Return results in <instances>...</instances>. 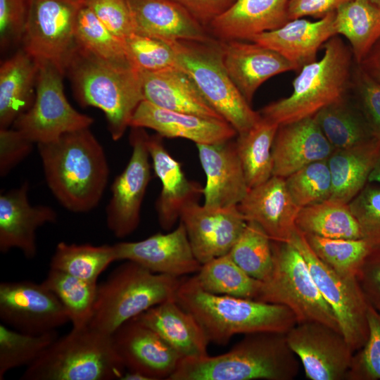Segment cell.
I'll return each mask as SVG.
<instances>
[{
	"instance_id": "35",
	"label": "cell",
	"mask_w": 380,
	"mask_h": 380,
	"mask_svg": "<svg viewBox=\"0 0 380 380\" xmlns=\"http://www.w3.org/2000/svg\"><path fill=\"white\" fill-rule=\"evenodd\" d=\"M279 125L263 117L235 141L249 189L266 181L273 172L272 148Z\"/></svg>"
},
{
	"instance_id": "34",
	"label": "cell",
	"mask_w": 380,
	"mask_h": 380,
	"mask_svg": "<svg viewBox=\"0 0 380 380\" xmlns=\"http://www.w3.org/2000/svg\"><path fill=\"white\" fill-rule=\"evenodd\" d=\"M334 27L336 34L349 42L360 64L380 42V6L368 0H350L336 11Z\"/></svg>"
},
{
	"instance_id": "45",
	"label": "cell",
	"mask_w": 380,
	"mask_h": 380,
	"mask_svg": "<svg viewBox=\"0 0 380 380\" xmlns=\"http://www.w3.org/2000/svg\"><path fill=\"white\" fill-rule=\"evenodd\" d=\"M129 64L139 72H154L179 67L172 46L161 39L133 33L124 39Z\"/></svg>"
},
{
	"instance_id": "7",
	"label": "cell",
	"mask_w": 380,
	"mask_h": 380,
	"mask_svg": "<svg viewBox=\"0 0 380 380\" xmlns=\"http://www.w3.org/2000/svg\"><path fill=\"white\" fill-rule=\"evenodd\" d=\"M179 277L153 273L126 261L98 285L89 326L112 335L125 322L151 308L176 299Z\"/></svg>"
},
{
	"instance_id": "40",
	"label": "cell",
	"mask_w": 380,
	"mask_h": 380,
	"mask_svg": "<svg viewBox=\"0 0 380 380\" xmlns=\"http://www.w3.org/2000/svg\"><path fill=\"white\" fill-rule=\"evenodd\" d=\"M77 45L94 56L117 64H129L124 46V40L112 33L83 4L75 28Z\"/></svg>"
},
{
	"instance_id": "12",
	"label": "cell",
	"mask_w": 380,
	"mask_h": 380,
	"mask_svg": "<svg viewBox=\"0 0 380 380\" xmlns=\"http://www.w3.org/2000/svg\"><path fill=\"white\" fill-rule=\"evenodd\" d=\"M83 0H31L23 49L37 61L55 65L65 76L76 47L75 28Z\"/></svg>"
},
{
	"instance_id": "24",
	"label": "cell",
	"mask_w": 380,
	"mask_h": 380,
	"mask_svg": "<svg viewBox=\"0 0 380 380\" xmlns=\"http://www.w3.org/2000/svg\"><path fill=\"white\" fill-rule=\"evenodd\" d=\"M162 139L158 134L148 135L147 145L152 167L162 186L156 210L160 226L168 231L188 204L198 201L203 187L186 178L181 164L169 153Z\"/></svg>"
},
{
	"instance_id": "32",
	"label": "cell",
	"mask_w": 380,
	"mask_h": 380,
	"mask_svg": "<svg viewBox=\"0 0 380 380\" xmlns=\"http://www.w3.org/2000/svg\"><path fill=\"white\" fill-rule=\"evenodd\" d=\"M380 153L377 139L343 149H335L327 159L332 182L331 199L348 203L367 185Z\"/></svg>"
},
{
	"instance_id": "6",
	"label": "cell",
	"mask_w": 380,
	"mask_h": 380,
	"mask_svg": "<svg viewBox=\"0 0 380 380\" xmlns=\"http://www.w3.org/2000/svg\"><path fill=\"white\" fill-rule=\"evenodd\" d=\"M126 368L110 334L87 326L57 338L26 367L23 380L120 379Z\"/></svg>"
},
{
	"instance_id": "58",
	"label": "cell",
	"mask_w": 380,
	"mask_h": 380,
	"mask_svg": "<svg viewBox=\"0 0 380 380\" xmlns=\"http://www.w3.org/2000/svg\"><path fill=\"white\" fill-rule=\"evenodd\" d=\"M368 1L380 6V0H368Z\"/></svg>"
},
{
	"instance_id": "49",
	"label": "cell",
	"mask_w": 380,
	"mask_h": 380,
	"mask_svg": "<svg viewBox=\"0 0 380 380\" xmlns=\"http://www.w3.org/2000/svg\"><path fill=\"white\" fill-rule=\"evenodd\" d=\"M31 0H0L1 51L22 43Z\"/></svg>"
},
{
	"instance_id": "1",
	"label": "cell",
	"mask_w": 380,
	"mask_h": 380,
	"mask_svg": "<svg viewBox=\"0 0 380 380\" xmlns=\"http://www.w3.org/2000/svg\"><path fill=\"white\" fill-rule=\"evenodd\" d=\"M37 147L47 186L58 203L75 213L94 209L110 169L104 149L89 128L65 133Z\"/></svg>"
},
{
	"instance_id": "37",
	"label": "cell",
	"mask_w": 380,
	"mask_h": 380,
	"mask_svg": "<svg viewBox=\"0 0 380 380\" xmlns=\"http://www.w3.org/2000/svg\"><path fill=\"white\" fill-rule=\"evenodd\" d=\"M194 277L209 293L253 300L257 299L262 284L240 268L229 254L201 265Z\"/></svg>"
},
{
	"instance_id": "57",
	"label": "cell",
	"mask_w": 380,
	"mask_h": 380,
	"mask_svg": "<svg viewBox=\"0 0 380 380\" xmlns=\"http://www.w3.org/2000/svg\"><path fill=\"white\" fill-rule=\"evenodd\" d=\"M368 183L380 184V153L369 175Z\"/></svg>"
},
{
	"instance_id": "25",
	"label": "cell",
	"mask_w": 380,
	"mask_h": 380,
	"mask_svg": "<svg viewBox=\"0 0 380 380\" xmlns=\"http://www.w3.org/2000/svg\"><path fill=\"white\" fill-rule=\"evenodd\" d=\"M334 150L314 117L279 125L272 148V176L286 178L310 163L328 159Z\"/></svg>"
},
{
	"instance_id": "26",
	"label": "cell",
	"mask_w": 380,
	"mask_h": 380,
	"mask_svg": "<svg viewBox=\"0 0 380 380\" xmlns=\"http://www.w3.org/2000/svg\"><path fill=\"white\" fill-rule=\"evenodd\" d=\"M336 12L312 22L304 18L289 20L281 27L253 37L249 41L270 48L294 64L298 71L317 58L321 47L337 35Z\"/></svg>"
},
{
	"instance_id": "54",
	"label": "cell",
	"mask_w": 380,
	"mask_h": 380,
	"mask_svg": "<svg viewBox=\"0 0 380 380\" xmlns=\"http://www.w3.org/2000/svg\"><path fill=\"white\" fill-rule=\"evenodd\" d=\"M179 4L206 29L235 0H172Z\"/></svg>"
},
{
	"instance_id": "2",
	"label": "cell",
	"mask_w": 380,
	"mask_h": 380,
	"mask_svg": "<svg viewBox=\"0 0 380 380\" xmlns=\"http://www.w3.org/2000/svg\"><path fill=\"white\" fill-rule=\"evenodd\" d=\"M176 301L194 317L209 341L217 345H226L236 334H286L298 324L285 305L211 293L194 276L182 278Z\"/></svg>"
},
{
	"instance_id": "41",
	"label": "cell",
	"mask_w": 380,
	"mask_h": 380,
	"mask_svg": "<svg viewBox=\"0 0 380 380\" xmlns=\"http://www.w3.org/2000/svg\"><path fill=\"white\" fill-rule=\"evenodd\" d=\"M234 262L251 277L265 281L273 269L272 240L257 223L248 221L229 252Z\"/></svg>"
},
{
	"instance_id": "16",
	"label": "cell",
	"mask_w": 380,
	"mask_h": 380,
	"mask_svg": "<svg viewBox=\"0 0 380 380\" xmlns=\"http://www.w3.org/2000/svg\"><path fill=\"white\" fill-rule=\"evenodd\" d=\"M179 219L201 265L228 254L247 224L237 205L211 208L198 201L188 204Z\"/></svg>"
},
{
	"instance_id": "14",
	"label": "cell",
	"mask_w": 380,
	"mask_h": 380,
	"mask_svg": "<svg viewBox=\"0 0 380 380\" xmlns=\"http://www.w3.org/2000/svg\"><path fill=\"white\" fill-rule=\"evenodd\" d=\"M0 319L8 327L31 334L56 331L70 322L51 291L27 280L0 284Z\"/></svg>"
},
{
	"instance_id": "5",
	"label": "cell",
	"mask_w": 380,
	"mask_h": 380,
	"mask_svg": "<svg viewBox=\"0 0 380 380\" xmlns=\"http://www.w3.org/2000/svg\"><path fill=\"white\" fill-rule=\"evenodd\" d=\"M323 48L320 60L298 71L291 94L262 108L259 111L262 117L279 125L313 117L350 92L355 64L350 47L335 35Z\"/></svg>"
},
{
	"instance_id": "47",
	"label": "cell",
	"mask_w": 380,
	"mask_h": 380,
	"mask_svg": "<svg viewBox=\"0 0 380 380\" xmlns=\"http://www.w3.org/2000/svg\"><path fill=\"white\" fill-rule=\"evenodd\" d=\"M348 205L362 238L372 248H380V184L367 183Z\"/></svg>"
},
{
	"instance_id": "56",
	"label": "cell",
	"mask_w": 380,
	"mask_h": 380,
	"mask_svg": "<svg viewBox=\"0 0 380 380\" xmlns=\"http://www.w3.org/2000/svg\"><path fill=\"white\" fill-rule=\"evenodd\" d=\"M120 380H151L143 373L134 370L126 369Z\"/></svg>"
},
{
	"instance_id": "22",
	"label": "cell",
	"mask_w": 380,
	"mask_h": 380,
	"mask_svg": "<svg viewBox=\"0 0 380 380\" xmlns=\"http://www.w3.org/2000/svg\"><path fill=\"white\" fill-rule=\"evenodd\" d=\"M222 49L229 77L250 104L257 89L266 80L280 73L298 71L294 64L279 53L253 42H222Z\"/></svg>"
},
{
	"instance_id": "20",
	"label": "cell",
	"mask_w": 380,
	"mask_h": 380,
	"mask_svg": "<svg viewBox=\"0 0 380 380\" xmlns=\"http://www.w3.org/2000/svg\"><path fill=\"white\" fill-rule=\"evenodd\" d=\"M29 184L0 195V251L20 250L25 258L32 259L37 253V230L46 223L57 220L56 212L45 205H32L28 200Z\"/></svg>"
},
{
	"instance_id": "46",
	"label": "cell",
	"mask_w": 380,
	"mask_h": 380,
	"mask_svg": "<svg viewBox=\"0 0 380 380\" xmlns=\"http://www.w3.org/2000/svg\"><path fill=\"white\" fill-rule=\"evenodd\" d=\"M367 320V341L353 354L345 379L380 380V311L369 305Z\"/></svg>"
},
{
	"instance_id": "33",
	"label": "cell",
	"mask_w": 380,
	"mask_h": 380,
	"mask_svg": "<svg viewBox=\"0 0 380 380\" xmlns=\"http://www.w3.org/2000/svg\"><path fill=\"white\" fill-rule=\"evenodd\" d=\"M313 117L335 149L351 148L376 139L350 92Z\"/></svg>"
},
{
	"instance_id": "55",
	"label": "cell",
	"mask_w": 380,
	"mask_h": 380,
	"mask_svg": "<svg viewBox=\"0 0 380 380\" xmlns=\"http://www.w3.org/2000/svg\"><path fill=\"white\" fill-rule=\"evenodd\" d=\"M359 65L370 77L380 84V42L372 49Z\"/></svg>"
},
{
	"instance_id": "29",
	"label": "cell",
	"mask_w": 380,
	"mask_h": 380,
	"mask_svg": "<svg viewBox=\"0 0 380 380\" xmlns=\"http://www.w3.org/2000/svg\"><path fill=\"white\" fill-rule=\"evenodd\" d=\"M140 72L144 100L167 110L224 120L179 67Z\"/></svg>"
},
{
	"instance_id": "23",
	"label": "cell",
	"mask_w": 380,
	"mask_h": 380,
	"mask_svg": "<svg viewBox=\"0 0 380 380\" xmlns=\"http://www.w3.org/2000/svg\"><path fill=\"white\" fill-rule=\"evenodd\" d=\"M246 221L259 224L271 240L289 241L300 210L286 188L285 178L272 176L250 189L238 205Z\"/></svg>"
},
{
	"instance_id": "13",
	"label": "cell",
	"mask_w": 380,
	"mask_h": 380,
	"mask_svg": "<svg viewBox=\"0 0 380 380\" xmlns=\"http://www.w3.org/2000/svg\"><path fill=\"white\" fill-rule=\"evenodd\" d=\"M131 128V157L112 183V196L106 208L107 227L119 239L129 236L138 227L142 202L151 179L148 134L144 128Z\"/></svg>"
},
{
	"instance_id": "10",
	"label": "cell",
	"mask_w": 380,
	"mask_h": 380,
	"mask_svg": "<svg viewBox=\"0 0 380 380\" xmlns=\"http://www.w3.org/2000/svg\"><path fill=\"white\" fill-rule=\"evenodd\" d=\"M289 241L305 259L324 300L333 310L341 331L354 353L369 336L367 303L357 277L342 275L322 261L297 227Z\"/></svg>"
},
{
	"instance_id": "38",
	"label": "cell",
	"mask_w": 380,
	"mask_h": 380,
	"mask_svg": "<svg viewBox=\"0 0 380 380\" xmlns=\"http://www.w3.org/2000/svg\"><path fill=\"white\" fill-rule=\"evenodd\" d=\"M117 261L114 245L94 246L59 242L50 261V268L80 279L97 283L98 277Z\"/></svg>"
},
{
	"instance_id": "44",
	"label": "cell",
	"mask_w": 380,
	"mask_h": 380,
	"mask_svg": "<svg viewBox=\"0 0 380 380\" xmlns=\"http://www.w3.org/2000/svg\"><path fill=\"white\" fill-rule=\"evenodd\" d=\"M286 188L300 208L329 199L332 182L327 159L310 163L285 178Z\"/></svg>"
},
{
	"instance_id": "27",
	"label": "cell",
	"mask_w": 380,
	"mask_h": 380,
	"mask_svg": "<svg viewBox=\"0 0 380 380\" xmlns=\"http://www.w3.org/2000/svg\"><path fill=\"white\" fill-rule=\"evenodd\" d=\"M127 1L136 33L165 42L215 39L208 29L172 0Z\"/></svg>"
},
{
	"instance_id": "43",
	"label": "cell",
	"mask_w": 380,
	"mask_h": 380,
	"mask_svg": "<svg viewBox=\"0 0 380 380\" xmlns=\"http://www.w3.org/2000/svg\"><path fill=\"white\" fill-rule=\"evenodd\" d=\"M304 235L317 257L344 276L357 277L365 259L372 249L363 239H330Z\"/></svg>"
},
{
	"instance_id": "21",
	"label": "cell",
	"mask_w": 380,
	"mask_h": 380,
	"mask_svg": "<svg viewBox=\"0 0 380 380\" xmlns=\"http://www.w3.org/2000/svg\"><path fill=\"white\" fill-rule=\"evenodd\" d=\"M148 128L167 138H182L197 144L233 139L236 129L223 120L173 111L143 100L135 110L130 127Z\"/></svg>"
},
{
	"instance_id": "48",
	"label": "cell",
	"mask_w": 380,
	"mask_h": 380,
	"mask_svg": "<svg viewBox=\"0 0 380 380\" xmlns=\"http://www.w3.org/2000/svg\"><path fill=\"white\" fill-rule=\"evenodd\" d=\"M350 93L380 142V84L355 64Z\"/></svg>"
},
{
	"instance_id": "28",
	"label": "cell",
	"mask_w": 380,
	"mask_h": 380,
	"mask_svg": "<svg viewBox=\"0 0 380 380\" xmlns=\"http://www.w3.org/2000/svg\"><path fill=\"white\" fill-rule=\"evenodd\" d=\"M288 3L289 0H235L208 30L221 42L249 41L286 23L289 20Z\"/></svg>"
},
{
	"instance_id": "17",
	"label": "cell",
	"mask_w": 380,
	"mask_h": 380,
	"mask_svg": "<svg viewBox=\"0 0 380 380\" xmlns=\"http://www.w3.org/2000/svg\"><path fill=\"white\" fill-rule=\"evenodd\" d=\"M117 260L136 262L148 270L177 277L197 273L201 264L192 251L182 222L173 231L114 244Z\"/></svg>"
},
{
	"instance_id": "50",
	"label": "cell",
	"mask_w": 380,
	"mask_h": 380,
	"mask_svg": "<svg viewBox=\"0 0 380 380\" xmlns=\"http://www.w3.org/2000/svg\"><path fill=\"white\" fill-rule=\"evenodd\" d=\"M99 20L121 39L135 32L127 0H84Z\"/></svg>"
},
{
	"instance_id": "9",
	"label": "cell",
	"mask_w": 380,
	"mask_h": 380,
	"mask_svg": "<svg viewBox=\"0 0 380 380\" xmlns=\"http://www.w3.org/2000/svg\"><path fill=\"white\" fill-rule=\"evenodd\" d=\"M272 249L273 269L256 300L288 307L298 323L319 322L341 332L300 252L290 241L272 240Z\"/></svg>"
},
{
	"instance_id": "15",
	"label": "cell",
	"mask_w": 380,
	"mask_h": 380,
	"mask_svg": "<svg viewBox=\"0 0 380 380\" xmlns=\"http://www.w3.org/2000/svg\"><path fill=\"white\" fill-rule=\"evenodd\" d=\"M286 337L308 379H346L354 352L341 331L322 323L304 322L294 326Z\"/></svg>"
},
{
	"instance_id": "3",
	"label": "cell",
	"mask_w": 380,
	"mask_h": 380,
	"mask_svg": "<svg viewBox=\"0 0 380 380\" xmlns=\"http://www.w3.org/2000/svg\"><path fill=\"white\" fill-rule=\"evenodd\" d=\"M286 334L254 333L228 352L182 358L168 380H292L299 372Z\"/></svg>"
},
{
	"instance_id": "4",
	"label": "cell",
	"mask_w": 380,
	"mask_h": 380,
	"mask_svg": "<svg viewBox=\"0 0 380 380\" xmlns=\"http://www.w3.org/2000/svg\"><path fill=\"white\" fill-rule=\"evenodd\" d=\"M65 75L77 101L100 109L112 139H120L144 100L141 72L131 65L102 60L77 46Z\"/></svg>"
},
{
	"instance_id": "42",
	"label": "cell",
	"mask_w": 380,
	"mask_h": 380,
	"mask_svg": "<svg viewBox=\"0 0 380 380\" xmlns=\"http://www.w3.org/2000/svg\"><path fill=\"white\" fill-rule=\"evenodd\" d=\"M58 337L56 330L31 334L0 324V379L11 369L32 363Z\"/></svg>"
},
{
	"instance_id": "19",
	"label": "cell",
	"mask_w": 380,
	"mask_h": 380,
	"mask_svg": "<svg viewBox=\"0 0 380 380\" xmlns=\"http://www.w3.org/2000/svg\"><path fill=\"white\" fill-rule=\"evenodd\" d=\"M206 177L203 205L211 208L237 205L249 191L232 139L196 144Z\"/></svg>"
},
{
	"instance_id": "31",
	"label": "cell",
	"mask_w": 380,
	"mask_h": 380,
	"mask_svg": "<svg viewBox=\"0 0 380 380\" xmlns=\"http://www.w3.org/2000/svg\"><path fill=\"white\" fill-rule=\"evenodd\" d=\"M39 63L23 49L0 65V128H9L32 106Z\"/></svg>"
},
{
	"instance_id": "39",
	"label": "cell",
	"mask_w": 380,
	"mask_h": 380,
	"mask_svg": "<svg viewBox=\"0 0 380 380\" xmlns=\"http://www.w3.org/2000/svg\"><path fill=\"white\" fill-rule=\"evenodd\" d=\"M42 283L57 296L68 315L72 328L81 329L89 325L94 312L97 283L51 268Z\"/></svg>"
},
{
	"instance_id": "8",
	"label": "cell",
	"mask_w": 380,
	"mask_h": 380,
	"mask_svg": "<svg viewBox=\"0 0 380 380\" xmlns=\"http://www.w3.org/2000/svg\"><path fill=\"white\" fill-rule=\"evenodd\" d=\"M166 42L173 49L178 66L238 134L248 131L261 119L260 113L251 108L229 77L223 63L221 41Z\"/></svg>"
},
{
	"instance_id": "51",
	"label": "cell",
	"mask_w": 380,
	"mask_h": 380,
	"mask_svg": "<svg viewBox=\"0 0 380 380\" xmlns=\"http://www.w3.org/2000/svg\"><path fill=\"white\" fill-rule=\"evenodd\" d=\"M34 144L13 127L0 128V175L1 177L6 176L30 155Z\"/></svg>"
},
{
	"instance_id": "18",
	"label": "cell",
	"mask_w": 380,
	"mask_h": 380,
	"mask_svg": "<svg viewBox=\"0 0 380 380\" xmlns=\"http://www.w3.org/2000/svg\"><path fill=\"white\" fill-rule=\"evenodd\" d=\"M111 336L126 369L143 373L151 380H168L183 358L156 331L135 319Z\"/></svg>"
},
{
	"instance_id": "36",
	"label": "cell",
	"mask_w": 380,
	"mask_h": 380,
	"mask_svg": "<svg viewBox=\"0 0 380 380\" xmlns=\"http://www.w3.org/2000/svg\"><path fill=\"white\" fill-rule=\"evenodd\" d=\"M296 225L305 234L330 239H362L348 203L331 198L302 208Z\"/></svg>"
},
{
	"instance_id": "52",
	"label": "cell",
	"mask_w": 380,
	"mask_h": 380,
	"mask_svg": "<svg viewBox=\"0 0 380 380\" xmlns=\"http://www.w3.org/2000/svg\"><path fill=\"white\" fill-rule=\"evenodd\" d=\"M357 279L369 305L380 311V248H372L357 274Z\"/></svg>"
},
{
	"instance_id": "30",
	"label": "cell",
	"mask_w": 380,
	"mask_h": 380,
	"mask_svg": "<svg viewBox=\"0 0 380 380\" xmlns=\"http://www.w3.org/2000/svg\"><path fill=\"white\" fill-rule=\"evenodd\" d=\"M134 319L156 331L183 358L208 355L210 341L205 331L176 299L153 306Z\"/></svg>"
},
{
	"instance_id": "11",
	"label": "cell",
	"mask_w": 380,
	"mask_h": 380,
	"mask_svg": "<svg viewBox=\"0 0 380 380\" xmlns=\"http://www.w3.org/2000/svg\"><path fill=\"white\" fill-rule=\"evenodd\" d=\"M38 62L34 103L12 127L37 144L53 141L69 132L89 128L94 118L76 110L65 95L64 75L49 62Z\"/></svg>"
},
{
	"instance_id": "53",
	"label": "cell",
	"mask_w": 380,
	"mask_h": 380,
	"mask_svg": "<svg viewBox=\"0 0 380 380\" xmlns=\"http://www.w3.org/2000/svg\"><path fill=\"white\" fill-rule=\"evenodd\" d=\"M350 0H289V20L311 16L322 18L336 12L343 4Z\"/></svg>"
}]
</instances>
